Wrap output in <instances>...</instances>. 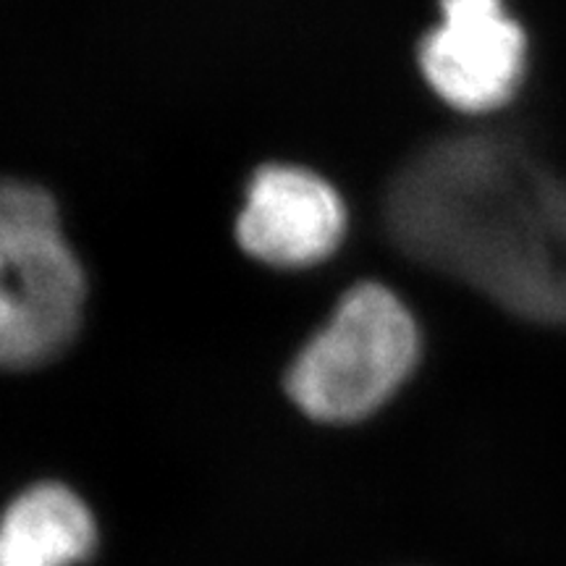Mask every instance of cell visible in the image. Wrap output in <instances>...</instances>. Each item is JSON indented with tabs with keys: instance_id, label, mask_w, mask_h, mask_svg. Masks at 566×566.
<instances>
[{
	"instance_id": "1",
	"label": "cell",
	"mask_w": 566,
	"mask_h": 566,
	"mask_svg": "<svg viewBox=\"0 0 566 566\" xmlns=\"http://www.w3.org/2000/svg\"><path fill=\"white\" fill-rule=\"evenodd\" d=\"M407 254L541 323H566V176L506 134L438 139L386 200Z\"/></svg>"
},
{
	"instance_id": "2",
	"label": "cell",
	"mask_w": 566,
	"mask_h": 566,
	"mask_svg": "<svg viewBox=\"0 0 566 566\" xmlns=\"http://www.w3.org/2000/svg\"><path fill=\"white\" fill-rule=\"evenodd\" d=\"M84 273L45 189L0 181V367L61 357L82 325Z\"/></svg>"
},
{
	"instance_id": "3",
	"label": "cell",
	"mask_w": 566,
	"mask_h": 566,
	"mask_svg": "<svg viewBox=\"0 0 566 566\" xmlns=\"http://www.w3.org/2000/svg\"><path fill=\"white\" fill-rule=\"evenodd\" d=\"M420 363V328L380 283H359L286 373V391L310 420L344 424L378 412Z\"/></svg>"
},
{
	"instance_id": "4",
	"label": "cell",
	"mask_w": 566,
	"mask_h": 566,
	"mask_svg": "<svg viewBox=\"0 0 566 566\" xmlns=\"http://www.w3.org/2000/svg\"><path fill=\"white\" fill-rule=\"evenodd\" d=\"M441 21L420 42L424 82L454 111L504 108L527 74L525 27L506 0H438Z\"/></svg>"
},
{
	"instance_id": "5",
	"label": "cell",
	"mask_w": 566,
	"mask_h": 566,
	"mask_svg": "<svg viewBox=\"0 0 566 566\" xmlns=\"http://www.w3.org/2000/svg\"><path fill=\"white\" fill-rule=\"evenodd\" d=\"M344 226V202L328 181L296 166H265L247 189L237 237L268 265L302 268L328 258Z\"/></svg>"
},
{
	"instance_id": "6",
	"label": "cell",
	"mask_w": 566,
	"mask_h": 566,
	"mask_svg": "<svg viewBox=\"0 0 566 566\" xmlns=\"http://www.w3.org/2000/svg\"><path fill=\"white\" fill-rule=\"evenodd\" d=\"M95 548V514L63 483L24 488L0 514V566H82Z\"/></svg>"
}]
</instances>
